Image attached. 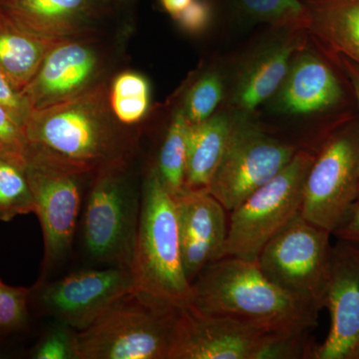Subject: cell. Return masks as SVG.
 I'll return each mask as SVG.
<instances>
[{"label":"cell","instance_id":"cell-1","mask_svg":"<svg viewBox=\"0 0 359 359\" xmlns=\"http://www.w3.org/2000/svg\"><path fill=\"white\" fill-rule=\"evenodd\" d=\"M111 116L102 85L30 112L26 154L85 175L126 162L129 144Z\"/></svg>","mask_w":359,"mask_h":359},{"label":"cell","instance_id":"cell-2","mask_svg":"<svg viewBox=\"0 0 359 359\" xmlns=\"http://www.w3.org/2000/svg\"><path fill=\"white\" fill-rule=\"evenodd\" d=\"M205 313L250 321L276 334L311 332L320 311L276 287L257 261L224 257L191 283L190 304Z\"/></svg>","mask_w":359,"mask_h":359},{"label":"cell","instance_id":"cell-3","mask_svg":"<svg viewBox=\"0 0 359 359\" xmlns=\"http://www.w3.org/2000/svg\"><path fill=\"white\" fill-rule=\"evenodd\" d=\"M134 289L176 309L190 304L174 198L161 184L154 168L141 192L140 216L131 266Z\"/></svg>","mask_w":359,"mask_h":359},{"label":"cell","instance_id":"cell-4","mask_svg":"<svg viewBox=\"0 0 359 359\" xmlns=\"http://www.w3.org/2000/svg\"><path fill=\"white\" fill-rule=\"evenodd\" d=\"M178 313L130 290L77 332V359H168Z\"/></svg>","mask_w":359,"mask_h":359},{"label":"cell","instance_id":"cell-5","mask_svg":"<svg viewBox=\"0 0 359 359\" xmlns=\"http://www.w3.org/2000/svg\"><path fill=\"white\" fill-rule=\"evenodd\" d=\"M126 162L96 172L84 202L81 228L88 256L130 269L138 230L141 191L127 176Z\"/></svg>","mask_w":359,"mask_h":359},{"label":"cell","instance_id":"cell-6","mask_svg":"<svg viewBox=\"0 0 359 359\" xmlns=\"http://www.w3.org/2000/svg\"><path fill=\"white\" fill-rule=\"evenodd\" d=\"M314 156L313 151L299 149L280 173L230 212L224 257L257 261L269 241L301 212Z\"/></svg>","mask_w":359,"mask_h":359},{"label":"cell","instance_id":"cell-7","mask_svg":"<svg viewBox=\"0 0 359 359\" xmlns=\"http://www.w3.org/2000/svg\"><path fill=\"white\" fill-rule=\"evenodd\" d=\"M332 235L297 212L264 245L257 259L259 269L276 287L320 311L330 278Z\"/></svg>","mask_w":359,"mask_h":359},{"label":"cell","instance_id":"cell-8","mask_svg":"<svg viewBox=\"0 0 359 359\" xmlns=\"http://www.w3.org/2000/svg\"><path fill=\"white\" fill-rule=\"evenodd\" d=\"M359 197V124L344 121L321 142L304 182L301 212L330 233Z\"/></svg>","mask_w":359,"mask_h":359},{"label":"cell","instance_id":"cell-9","mask_svg":"<svg viewBox=\"0 0 359 359\" xmlns=\"http://www.w3.org/2000/svg\"><path fill=\"white\" fill-rule=\"evenodd\" d=\"M231 111L230 141L207 189L229 212L280 173L301 149L268 133L250 114Z\"/></svg>","mask_w":359,"mask_h":359},{"label":"cell","instance_id":"cell-10","mask_svg":"<svg viewBox=\"0 0 359 359\" xmlns=\"http://www.w3.org/2000/svg\"><path fill=\"white\" fill-rule=\"evenodd\" d=\"M26 174L44 243L42 276L62 263L72 248L81 212L85 175L25 155Z\"/></svg>","mask_w":359,"mask_h":359},{"label":"cell","instance_id":"cell-11","mask_svg":"<svg viewBox=\"0 0 359 359\" xmlns=\"http://www.w3.org/2000/svg\"><path fill=\"white\" fill-rule=\"evenodd\" d=\"M133 289L130 269H82L53 282L40 280L32 287L30 302L41 313L79 332Z\"/></svg>","mask_w":359,"mask_h":359},{"label":"cell","instance_id":"cell-12","mask_svg":"<svg viewBox=\"0 0 359 359\" xmlns=\"http://www.w3.org/2000/svg\"><path fill=\"white\" fill-rule=\"evenodd\" d=\"M271 332L250 321L179 309L168 359H259Z\"/></svg>","mask_w":359,"mask_h":359},{"label":"cell","instance_id":"cell-13","mask_svg":"<svg viewBox=\"0 0 359 359\" xmlns=\"http://www.w3.org/2000/svg\"><path fill=\"white\" fill-rule=\"evenodd\" d=\"M325 309L330 316L327 339L314 359H355L359 346V245H332Z\"/></svg>","mask_w":359,"mask_h":359},{"label":"cell","instance_id":"cell-14","mask_svg":"<svg viewBox=\"0 0 359 359\" xmlns=\"http://www.w3.org/2000/svg\"><path fill=\"white\" fill-rule=\"evenodd\" d=\"M182 264L191 283L208 266L223 259L229 222L226 211L207 189L183 190L174 197Z\"/></svg>","mask_w":359,"mask_h":359},{"label":"cell","instance_id":"cell-15","mask_svg":"<svg viewBox=\"0 0 359 359\" xmlns=\"http://www.w3.org/2000/svg\"><path fill=\"white\" fill-rule=\"evenodd\" d=\"M238 65L231 92V110L252 115L283 83L292 57L306 45V32L278 29Z\"/></svg>","mask_w":359,"mask_h":359},{"label":"cell","instance_id":"cell-16","mask_svg":"<svg viewBox=\"0 0 359 359\" xmlns=\"http://www.w3.org/2000/svg\"><path fill=\"white\" fill-rule=\"evenodd\" d=\"M344 100L334 68L306 45L294 54L283 83L266 103L275 114L304 117L334 110Z\"/></svg>","mask_w":359,"mask_h":359},{"label":"cell","instance_id":"cell-17","mask_svg":"<svg viewBox=\"0 0 359 359\" xmlns=\"http://www.w3.org/2000/svg\"><path fill=\"white\" fill-rule=\"evenodd\" d=\"M98 68L96 52L81 42L62 40L45 56L23 96L32 111L77 95L89 88Z\"/></svg>","mask_w":359,"mask_h":359},{"label":"cell","instance_id":"cell-18","mask_svg":"<svg viewBox=\"0 0 359 359\" xmlns=\"http://www.w3.org/2000/svg\"><path fill=\"white\" fill-rule=\"evenodd\" d=\"M308 11L309 34L330 58L359 65V0H302Z\"/></svg>","mask_w":359,"mask_h":359},{"label":"cell","instance_id":"cell-19","mask_svg":"<svg viewBox=\"0 0 359 359\" xmlns=\"http://www.w3.org/2000/svg\"><path fill=\"white\" fill-rule=\"evenodd\" d=\"M233 123L231 110L221 111L205 121L190 124L184 190L208 189L230 141Z\"/></svg>","mask_w":359,"mask_h":359},{"label":"cell","instance_id":"cell-20","mask_svg":"<svg viewBox=\"0 0 359 359\" xmlns=\"http://www.w3.org/2000/svg\"><path fill=\"white\" fill-rule=\"evenodd\" d=\"M92 0H0V8L28 32L65 40L76 32Z\"/></svg>","mask_w":359,"mask_h":359},{"label":"cell","instance_id":"cell-21","mask_svg":"<svg viewBox=\"0 0 359 359\" xmlns=\"http://www.w3.org/2000/svg\"><path fill=\"white\" fill-rule=\"evenodd\" d=\"M60 41L28 32L0 8V71L20 91L35 76L48 51Z\"/></svg>","mask_w":359,"mask_h":359},{"label":"cell","instance_id":"cell-22","mask_svg":"<svg viewBox=\"0 0 359 359\" xmlns=\"http://www.w3.org/2000/svg\"><path fill=\"white\" fill-rule=\"evenodd\" d=\"M223 4L245 22L266 23L276 29H308V11L302 0H223Z\"/></svg>","mask_w":359,"mask_h":359},{"label":"cell","instance_id":"cell-23","mask_svg":"<svg viewBox=\"0 0 359 359\" xmlns=\"http://www.w3.org/2000/svg\"><path fill=\"white\" fill-rule=\"evenodd\" d=\"M189 127L190 123L183 111H177L168 127L154 167L161 184L173 198L183 192L185 185Z\"/></svg>","mask_w":359,"mask_h":359},{"label":"cell","instance_id":"cell-24","mask_svg":"<svg viewBox=\"0 0 359 359\" xmlns=\"http://www.w3.org/2000/svg\"><path fill=\"white\" fill-rule=\"evenodd\" d=\"M25 156L0 154V221L34 212Z\"/></svg>","mask_w":359,"mask_h":359},{"label":"cell","instance_id":"cell-25","mask_svg":"<svg viewBox=\"0 0 359 359\" xmlns=\"http://www.w3.org/2000/svg\"><path fill=\"white\" fill-rule=\"evenodd\" d=\"M110 108L118 122L133 125L147 114L151 102V88L143 75L124 72L113 81L110 92Z\"/></svg>","mask_w":359,"mask_h":359},{"label":"cell","instance_id":"cell-26","mask_svg":"<svg viewBox=\"0 0 359 359\" xmlns=\"http://www.w3.org/2000/svg\"><path fill=\"white\" fill-rule=\"evenodd\" d=\"M224 76L217 70L204 73L187 93L183 111L190 124H198L215 114L224 96Z\"/></svg>","mask_w":359,"mask_h":359},{"label":"cell","instance_id":"cell-27","mask_svg":"<svg viewBox=\"0 0 359 359\" xmlns=\"http://www.w3.org/2000/svg\"><path fill=\"white\" fill-rule=\"evenodd\" d=\"M32 287H13L0 280V337L25 332L29 325Z\"/></svg>","mask_w":359,"mask_h":359},{"label":"cell","instance_id":"cell-28","mask_svg":"<svg viewBox=\"0 0 359 359\" xmlns=\"http://www.w3.org/2000/svg\"><path fill=\"white\" fill-rule=\"evenodd\" d=\"M78 330L55 320L29 353L32 359H77Z\"/></svg>","mask_w":359,"mask_h":359},{"label":"cell","instance_id":"cell-29","mask_svg":"<svg viewBox=\"0 0 359 359\" xmlns=\"http://www.w3.org/2000/svg\"><path fill=\"white\" fill-rule=\"evenodd\" d=\"M26 150L25 126L0 104V154L25 156Z\"/></svg>","mask_w":359,"mask_h":359},{"label":"cell","instance_id":"cell-30","mask_svg":"<svg viewBox=\"0 0 359 359\" xmlns=\"http://www.w3.org/2000/svg\"><path fill=\"white\" fill-rule=\"evenodd\" d=\"M212 13L214 9L209 0H193L173 20L184 32L190 34H200L211 25Z\"/></svg>","mask_w":359,"mask_h":359},{"label":"cell","instance_id":"cell-31","mask_svg":"<svg viewBox=\"0 0 359 359\" xmlns=\"http://www.w3.org/2000/svg\"><path fill=\"white\" fill-rule=\"evenodd\" d=\"M0 104L11 111V114L25 126L32 108L22 92L16 88L2 71H0Z\"/></svg>","mask_w":359,"mask_h":359},{"label":"cell","instance_id":"cell-32","mask_svg":"<svg viewBox=\"0 0 359 359\" xmlns=\"http://www.w3.org/2000/svg\"><path fill=\"white\" fill-rule=\"evenodd\" d=\"M337 240L346 241L359 245V197L351 208L346 219L332 233Z\"/></svg>","mask_w":359,"mask_h":359},{"label":"cell","instance_id":"cell-33","mask_svg":"<svg viewBox=\"0 0 359 359\" xmlns=\"http://www.w3.org/2000/svg\"><path fill=\"white\" fill-rule=\"evenodd\" d=\"M335 60L339 63V66L346 74L349 84L351 85L359 109V65L351 61V59L346 57H337Z\"/></svg>","mask_w":359,"mask_h":359},{"label":"cell","instance_id":"cell-34","mask_svg":"<svg viewBox=\"0 0 359 359\" xmlns=\"http://www.w3.org/2000/svg\"><path fill=\"white\" fill-rule=\"evenodd\" d=\"M193 0H160V4L166 13H169L172 18H175Z\"/></svg>","mask_w":359,"mask_h":359},{"label":"cell","instance_id":"cell-35","mask_svg":"<svg viewBox=\"0 0 359 359\" xmlns=\"http://www.w3.org/2000/svg\"><path fill=\"white\" fill-rule=\"evenodd\" d=\"M355 359H359V346L358 349V353H356Z\"/></svg>","mask_w":359,"mask_h":359},{"label":"cell","instance_id":"cell-36","mask_svg":"<svg viewBox=\"0 0 359 359\" xmlns=\"http://www.w3.org/2000/svg\"><path fill=\"white\" fill-rule=\"evenodd\" d=\"M2 339H2V337H0V342H1V341H2Z\"/></svg>","mask_w":359,"mask_h":359}]
</instances>
